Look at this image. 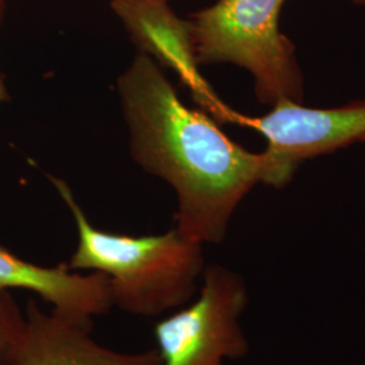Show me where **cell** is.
<instances>
[{"label": "cell", "instance_id": "cell-1", "mask_svg": "<svg viewBox=\"0 0 365 365\" xmlns=\"http://www.w3.org/2000/svg\"><path fill=\"white\" fill-rule=\"evenodd\" d=\"M133 158L164 179L178 199L176 230L218 244L242 199L268 184L264 153L235 144L206 114L182 103L155 60L140 53L118 78Z\"/></svg>", "mask_w": 365, "mask_h": 365}, {"label": "cell", "instance_id": "cell-2", "mask_svg": "<svg viewBox=\"0 0 365 365\" xmlns=\"http://www.w3.org/2000/svg\"><path fill=\"white\" fill-rule=\"evenodd\" d=\"M52 182L78 227V247L68 267L105 274L114 306L134 315L156 317L194 298L205 271L203 245L176 229L143 237L101 230L88 221L64 180L52 178Z\"/></svg>", "mask_w": 365, "mask_h": 365}, {"label": "cell", "instance_id": "cell-3", "mask_svg": "<svg viewBox=\"0 0 365 365\" xmlns=\"http://www.w3.org/2000/svg\"><path fill=\"white\" fill-rule=\"evenodd\" d=\"M287 0H218L190 22L199 66L233 64L248 71L261 105L304 102L295 45L280 30Z\"/></svg>", "mask_w": 365, "mask_h": 365}, {"label": "cell", "instance_id": "cell-4", "mask_svg": "<svg viewBox=\"0 0 365 365\" xmlns=\"http://www.w3.org/2000/svg\"><path fill=\"white\" fill-rule=\"evenodd\" d=\"M197 298L155 327L161 365H225L248 354L240 318L248 304L244 279L233 271L205 268Z\"/></svg>", "mask_w": 365, "mask_h": 365}, {"label": "cell", "instance_id": "cell-5", "mask_svg": "<svg viewBox=\"0 0 365 365\" xmlns=\"http://www.w3.org/2000/svg\"><path fill=\"white\" fill-rule=\"evenodd\" d=\"M232 123L259 131L267 140L268 185L282 188L306 160L354 143H365V99L331 108H313L282 99L261 117L235 113Z\"/></svg>", "mask_w": 365, "mask_h": 365}, {"label": "cell", "instance_id": "cell-6", "mask_svg": "<svg viewBox=\"0 0 365 365\" xmlns=\"http://www.w3.org/2000/svg\"><path fill=\"white\" fill-rule=\"evenodd\" d=\"M111 7L141 53L175 71L199 105L217 119L230 122L235 110L222 102L199 72L188 19L157 0H111Z\"/></svg>", "mask_w": 365, "mask_h": 365}, {"label": "cell", "instance_id": "cell-7", "mask_svg": "<svg viewBox=\"0 0 365 365\" xmlns=\"http://www.w3.org/2000/svg\"><path fill=\"white\" fill-rule=\"evenodd\" d=\"M0 365H161L157 349L122 353L91 337V325L29 302L25 324Z\"/></svg>", "mask_w": 365, "mask_h": 365}, {"label": "cell", "instance_id": "cell-8", "mask_svg": "<svg viewBox=\"0 0 365 365\" xmlns=\"http://www.w3.org/2000/svg\"><path fill=\"white\" fill-rule=\"evenodd\" d=\"M26 289L48 302L52 310L91 325L114 304L105 274H81L68 265L41 267L0 247V292Z\"/></svg>", "mask_w": 365, "mask_h": 365}, {"label": "cell", "instance_id": "cell-9", "mask_svg": "<svg viewBox=\"0 0 365 365\" xmlns=\"http://www.w3.org/2000/svg\"><path fill=\"white\" fill-rule=\"evenodd\" d=\"M25 324V314L21 313L10 292H0V364L13 348Z\"/></svg>", "mask_w": 365, "mask_h": 365}, {"label": "cell", "instance_id": "cell-10", "mask_svg": "<svg viewBox=\"0 0 365 365\" xmlns=\"http://www.w3.org/2000/svg\"><path fill=\"white\" fill-rule=\"evenodd\" d=\"M3 15H4V4H0V22L3 19ZM9 101V92L6 88V84H4V80L0 75V103L3 102H7Z\"/></svg>", "mask_w": 365, "mask_h": 365}, {"label": "cell", "instance_id": "cell-11", "mask_svg": "<svg viewBox=\"0 0 365 365\" xmlns=\"http://www.w3.org/2000/svg\"><path fill=\"white\" fill-rule=\"evenodd\" d=\"M357 6H361V7H365V0H353Z\"/></svg>", "mask_w": 365, "mask_h": 365}, {"label": "cell", "instance_id": "cell-12", "mask_svg": "<svg viewBox=\"0 0 365 365\" xmlns=\"http://www.w3.org/2000/svg\"><path fill=\"white\" fill-rule=\"evenodd\" d=\"M6 1H7V0H0V4H6Z\"/></svg>", "mask_w": 365, "mask_h": 365}, {"label": "cell", "instance_id": "cell-13", "mask_svg": "<svg viewBox=\"0 0 365 365\" xmlns=\"http://www.w3.org/2000/svg\"><path fill=\"white\" fill-rule=\"evenodd\" d=\"M157 1H165V3H170V0H157Z\"/></svg>", "mask_w": 365, "mask_h": 365}]
</instances>
